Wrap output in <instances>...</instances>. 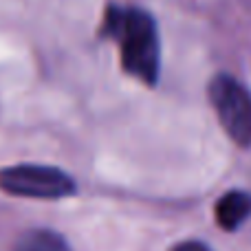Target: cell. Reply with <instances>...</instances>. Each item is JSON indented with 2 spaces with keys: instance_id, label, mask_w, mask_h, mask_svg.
<instances>
[{
  "instance_id": "1",
  "label": "cell",
  "mask_w": 251,
  "mask_h": 251,
  "mask_svg": "<svg viewBox=\"0 0 251 251\" xmlns=\"http://www.w3.org/2000/svg\"><path fill=\"white\" fill-rule=\"evenodd\" d=\"M101 31L119 42L126 73L148 86L156 84L161 71V42L156 22L150 13L134 7H110Z\"/></svg>"
},
{
  "instance_id": "3",
  "label": "cell",
  "mask_w": 251,
  "mask_h": 251,
  "mask_svg": "<svg viewBox=\"0 0 251 251\" xmlns=\"http://www.w3.org/2000/svg\"><path fill=\"white\" fill-rule=\"evenodd\" d=\"M209 100L231 141L251 148V93L236 77L221 73L209 84Z\"/></svg>"
},
{
  "instance_id": "2",
  "label": "cell",
  "mask_w": 251,
  "mask_h": 251,
  "mask_svg": "<svg viewBox=\"0 0 251 251\" xmlns=\"http://www.w3.org/2000/svg\"><path fill=\"white\" fill-rule=\"evenodd\" d=\"M0 190L20 199L57 201L77 192L75 181L60 168L20 163L0 170Z\"/></svg>"
},
{
  "instance_id": "6",
  "label": "cell",
  "mask_w": 251,
  "mask_h": 251,
  "mask_svg": "<svg viewBox=\"0 0 251 251\" xmlns=\"http://www.w3.org/2000/svg\"><path fill=\"white\" fill-rule=\"evenodd\" d=\"M170 251H214L209 249L205 243H201V240H183V243L174 245Z\"/></svg>"
},
{
  "instance_id": "4",
  "label": "cell",
  "mask_w": 251,
  "mask_h": 251,
  "mask_svg": "<svg viewBox=\"0 0 251 251\" xmlns=\"http://www.w3.org/2000/svg\"><path fill=\"white\" fill-rule=\"evenodd\" d=\"M214 216L218 227L225 231H236L251 216V194L245 190H229L216 201Z\"/></svg>"
},
{
  "instance_id": "5",
  "label": "cell",
  "mask_w": 251,
  "mask_h": 251,
  "mask_svg": "<svg viewBox=\"0 0 251 251\" xmlns=\"http://www.w3.org/2000/svg\"><path fill=\"white\" fill-rule=\"evenodd\" d=\"M13 251H71V245L57 231L31 229L20 236Z\"/></svg>"
}]
</instances>
